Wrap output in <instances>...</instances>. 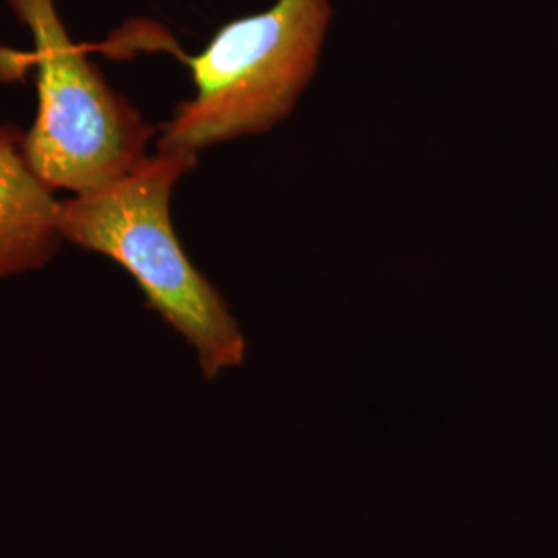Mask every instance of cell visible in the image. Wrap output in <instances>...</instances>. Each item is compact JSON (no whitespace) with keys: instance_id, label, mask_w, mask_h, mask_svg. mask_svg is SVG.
Masks as SVG:
<instances>
[{"instance_id":"6da1fadb","label":"cell","mask_w":558,"mask_h":558,"mask_svg":"<svg viewBox=\"0 0 558 558\" xmlns=\"http://www.w3.org/2000/svg\"><path fill=\"white\" fill-rule=\"evenodd\" d=\"M197 161L182 151L149 154L110 184L62 201L60 232L64 242L119 263L211 380L244 362L246 338L218 288L184 253L170 216L172 193Z\"/></svg>"},{"instance_id":"7a4b0ae2","label":"cell","mask_w":558,"mask_h":558,"mask_svg":"<svg viewBox=\"0 0 558 558\" xmlns=\"http://www.w3.org/2000/svg\"><path fill=\"white\" fill-rule=\"evenodd\" d=\"M333 9L329 0H276L228 21L189 64L195 94L161 124L158 151L199 156L221 143L269 133L288 119L317 75Z\"/></svg>"},{"instance_id":"3957f363","label":"cell","mask_w":558,"mask_h":558,"mask_svg":"<svg viewBox=\"0 0 558 558\" xmlns=\"http://www.w3.org/2000/svg\"><path fill=\"white\" fill-rule=\"evenodd\" d=\"M34 40L38 112L25 154L54 191L83 195L131 172L149 156L158 129L114 92L71 38L54 0H7Z\"/></svg>"},{"instance_id":"277c9868","label":"cell","mask_w":558,"mask_h":558,"mask_svg":"<svg viewBox=\"0 0 558 558\" xmlns=\"http://www.w3.org/2000/svg\"><path fill=\"white\" fill-rule=\"evenodd\" d=\"M25 133L0 126V279L46 267L62 246L54 197L25 154Z\"/></svg>"}]
</instances>
